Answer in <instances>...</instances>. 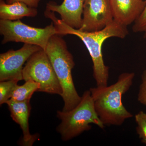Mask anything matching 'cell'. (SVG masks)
I'll list each match as a JSON object with an SVG mask.
<instances>
[{
  "label": "cell",
  "mask_w": 146,
  "mask_h": 146,
  "mask_svg": "<svg viewBox=\"0 0 146 146\" xmlns=\"http://www.w3.org/2000/svg\"><path fill=\"white\" fill-rule=\"evenodd\" d=\"M46 18L50 19L59 32V35H72L78 37L84 43L93 62V76L97 86H108L109 68L105 64L102 47L106 40L112 37L123 39L128 34L127 27L113 20L104 29L98 31L85 32L71 27L61 19L56 18L54 12L46 9Z\"/></svg>",
  "instance_id": "cell-1"
},
{
  "label": "cell",
  "mask_w": 146,
  "mask_h": 146,
  "mask_svg": "<svg viewBox=\"0 0 146 146\" xmlns=\"http://www.w3.org/2000/svg\"><path fill=\"white\" fill-rule=\"evenodd\" d=\"M135 74H121L110 86H96L89 89L97 115L105 126H120L133 115L123 105L122 97L133 84Z\"/></svg>",
  "instance_id": "cell-2"
},
{
  "label": "cell",
  "mask_w": 146,
  "mask_h": 146,
  "mask_svg": "<svg viewBox=\"0 0 146 146\" xmlns=\"http://www.w3.org/2000/svg\"><path fill=\"white\" fill-rule=\"evenodd\" d=\"M60 35H54L52 36L45 50L63 91L61 96L64 106L62 110L68 111L78 105L81 97L76 91L72 76V70L75 65L74 57L68 50L66 42Z\"/></svg>",
  "instance_id": "cell-3"
},
{
  "label": "cell",
  "mask_w": 146,
  "mask_h": 146,
  "mask_svg": "<svg viewBox=\"0 0 146 146\" xmlns=\"http://www.w3.org/2000/svg\"><path fill=\"white\" fill-rule=\"evenodd\" d=\"M57 117L61 123L56 130L63 141L70 140L90 130L92 124L102 129L105 127L96 112L89 90L83 93L81 100L74 108L68 111L58 110Z\"/></svg>",
  "instance_id": "cell-4"
},
{
  "label": "cell",
  "mask_w": 146,
  "mask_h": 146,
  "mask_svg": "<svg viewBox=\"0 0 146 146\" xmlns=\"http://www.w3.org/2000/svg\"><path fill=\"white\" fill-rule=\"evenodd\" d=\"M0 33L3 36L2 44L22 42L36 45L46 50L49 40L54 35H58L52 22L44 28L30 26L20 20L15 21L0 20Z\"/></svg>",
  "instance_id": "cell-5"
},
{
  "label": "cell",
  "mask_w": 146,
  "mask_h": 146,
  "mask_svg": "<svg viewBox=\"0 0 146 146\" xmlns=\"http://www.w3.org/2000/svg\"><path fill=\"white\" fill-rule=\"evenodd\" d=\"M25 81L32 80L40 84L39 92L61 96L63 91L49 58L45 50L35 52L27 61L23 71Z\"/></svg>",
  "instance_id": "cell-6"
},
{
  "label": "cell",
  "mask_w": 146,
  "mask_h": 146,
  "mask_svg": "<svg viewBox=\"0 0 146 146\" xmlns=\"http://www.w3.org/2000/svg\"><path fill=\"white\" fill-rule=\"evenodd\" d=\"M36 45L24 44L17 50H10L0 54V81L23 80V65L35 52L42 49Z\"/></svg>",
  "instance_id": "cell-7"
},
{
  "label": "cell",
  "mask_w": 146,
  "mask_h": 146,
  "mask_svg": "<svg viewBox=\"0 0 146 146\" xmlns=\"http://www.w3.org/2000/svg\"><path fill=\"white\" fill-rule=\"evenodd\" d=\"M113 20L110 0H84L82 24L79 29L85 32L98 31Z\"/></svg>",
  "instance_id": "cell-8"
},
{
  "label": "cell",
  "mask_w": 146,
  "mask_h": 146,
  "mask_svg": "<svg viewBox=\"0 0 146 146\" xmlns=\"http://www.w3.org/2000/svg\"><path fill=\"white\" fill-rule=\"evenodd\" d=\"M113 19L127 27L138 19L143 11L145 0H110Z\"/></svg>",
  "instance_id": "cell-9"
},
{
  "label": "cell",
  "mask_w": 146,
  "mask_h": 146,
  "mask_svg": "<svg viewBox=\"0 0 146 146\" xmlns=\"http://www.w3.org/2000/svg\"><path fill=\"white\" fill-rule=\"evenodd\" d=\"M84 0H64L61 4L54 2L47 3L46 9L60 15L61 20L71 27L79 29L82 21Z\"/></svg>",
  "instance_id": "cell-10"
},
{
  "label": "cell",
  "mask_w": 146,
  "mask_h": 146,
  "mask_svg": "<svg viewBox=\"0 0 146 146\" xmlns=\"http://www.w3.org/2000/svg\"><path fill=\"white\" fill-rule=\"evenodd\" d=\"M12 119L20 126L23 133V145L32 146L37 139L31 135L29 129V119L31 109L30 101L16 102L9 100L6 103Z\"/></svg>",
  "instance_id": "cell-11"
},
{
  "label": "cell",
  "mask_w": 146,
  "mask_h": 146,
  "mask_svg": "<svg viewBox=\"0 0 146 146\" xmlns=\"http://www.w3.org/2000/svg\"><path fill=\"white\" fill-rule=\"evenodd\" d=\"M38 11L36 8L30 7L23 3L17 2L7 3L0 0V18L1 20L15 21L24 17H35Z\"/></svg>",
  "instance_id": "cell-12"
},
{
  "label": "cell",
  "mask_w": 146,
  "mask_h": 146,
  "mask_svg": "<svg viewBox=\"0 0 146 146\" xmlns=\"http://www.w3.org/2000/svg\"><path fill=\"white\" fill-rule=\"evenodd\" d=\"M40 89V84L32 80L25 81L22 85L17 84L13 89L10 100L16 102L30 101L33 95Z\"/></svg>",
  "instance_id": "cell-13"
},
{
  "label": "cell",
  "mask_w": 146,
  "mask_h": 146,
  "mask_svg": "<svg viewBox=\"0 0 146 146\" xmlns=\"http://www.w3.org/2000/svg\"><path fill=\"white\" fill-rule=\"evenodd\" d=\"M16 80H7L0 82V104H6L10 99L11 94L15 86L18 84Z\"/></svg>",
  "instance_id": "cell-14"
},
{
  "label": "cell",
  "mask_w": 146,
  "mask_h": 146,
  "mask_svg": "<svg viewBox=\"0 0 146 146\" xmlns=\"http://www.w3.org/2000/svg\"><path fill=\"white\" fill-rule=\"evenodd\" d=\"M137 124L136 130L141 142L146 145V113L140 111L135 116Z\"/></svg>",
  "instance_id": "cell-15"
},
{
  "label": "cell",
  "mask_w": 146,
  "mask_h": 146,
  "mask_svg": "<svg viewBox=\"0 0 146 146\" xmlns=\"http://www.w3.org/2000/svg\"><path fill=\"white\" fill-rule=\"evenodd\" d=\"M132 30L134 33H143L146 38V3L143 12L134 22Z\"/></svg>",
  "instance_id": "cell-16"
},
{
  "label": "cell",
  "mask_w": 146,
  "mask_h": 146,
  "mask_svg": "<svg viewBox=\"0 0 146 146\" xmlns=\"http://www.w3.org/2000/svg\"><path fill=\"white\" fill-rule=\"evenodd\" d=\"M142 82L138 95V100L139 102L146 106V70L143 72L141 76Z\"/></svg>",
  "instance_id": "cell-17"
},
{
  "label": "cell",
  "mask_w": 146,
  "mask_h": 146,
  "mask_svg": "<svg viewBox=\"0 0 146 146\" xmlns=\"http://www.w3.org/2000/svg\"><path fill=\"white\" fill-rule=\"evenodd\" d=\"M40 0H6V2L10 4L12 3L19 2L24 3L30 7L37 8L38 6Z\"/></svg>",
  "instance_id": "cell-18"
}]
</instances>
